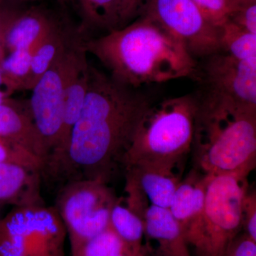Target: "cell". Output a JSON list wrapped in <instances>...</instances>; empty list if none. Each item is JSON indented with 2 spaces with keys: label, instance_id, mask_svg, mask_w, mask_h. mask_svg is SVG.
<instances>
[{
  "label": "cell",
  "instance_id": "cell-1",
  "mask_svg": "<svg viewBox=\"0 0 256 256\" xmlns=\"http://www.w3.org/2000/svg\"><path fill=\"white\" fill-rule=\"evenodd\" d=\"M89 66L88 86L55 180H98L108 184L124 172V158L138 124L152 105L144 94Z\"/></svg>",
  "mask_w": 256,
  "mask_h": 256
},
{
  "label": "cell",
  "instance_id": "cell-2",
  "mask_svg": "<svg viewBox=\"0 0 256 256\" xmlns=\"http://www.w3.org/2000/svg\"><path fill=\"white\" fill-rule=\"evenodd\" d=\"M118 82L134 88L196 75V60L178 38L144 15L84 41Z\"/></svg>",
  "mask_w": 256,
  "mask_h": 256
},
{
  "label": "cell",
  "instance_id": "cell-3",
  "mask_svg": "<svg viewBox=\"0 0 256 256\" xmlns=\"http://www.w3.org/2000/svg\"><path fill=\"white\" fill-rule=\"evenodd\" d=\"M191 151L202 174L248 176L256 164V106L206 88L197 96Z\"/></svg>",
  "mask_w": 256,
  "mask_h": 256
},
{
  "label": "cell",
  "instance_id": "cell-4",
  "mask_svg": "<svg viewBox=\"0 0 256 256\" xmlns=\"http://www.w3.org/2000/svg\"><path fill=\"white\" fill-rule=\"evenodd\" d=\"M196 108L197 95L193 94L152 104L138 124L124 171L138 165L181 174L191 152Z\"/></svg>",
  "mask_w": 256,
  "mask_h": 256
},
{
  "label": "cell",
  "instance_id": "cell-5",
  "mask_svg": "<svg viewBox=\"0 0 256 256\" xmlns=\"http://www.w3.org/2000/svg\"><path fill=\"white\" fill-rule=\"evenodd\" d=\"M210 175L204 206L185 232L195 256H226L242 232V207L248 190L246 175Z\"/></svg>",
  "mask_w": 256,
  "mask_h": 256
},
{
  "label": "cell",
  "instance_id": "cell-6",
  "mask_svg": "<svg viewBox=\"0 0 256 256\" xmlns=\"http://www.w3.org/2000/svg\"><path fill=\"white\" fill-rule=\"evenodd\" d=\"M86 58L84 41L77 34L31 90L28 104L45 151L42 172L48 168L58 146L66 87L75 69Z\"/></svg>",
  "mask_w": 256,
  "mask_h": 256
},
{
  "label": "cell",
  "instance_id": "cell-7",
  "mask_svg": "<svg viewBox=\"0 0 256 256\" xmlns=\"http://www.w3.org/2000/svg\"><path fill=\"white\" fill-rule=\"evenodd\" d=\"M66 236L54 206L14 207L0 220V255L65 256Z\"/></svg>",
  "mask_w": 256,
  "mask_h": 256
},
{
  "label": "cell",
  "instance_id": "cell-8",
  "mask_svg": "<svg viewBox=\"0 0 256 256\" xmlns=\"http://www.w3.org/2000/svg\"><path fill=\"white\" fill-rule=\"evenodd\" d=\"M117 200L108 184L98 180L68 182L58 188L54 206L66 229L70 252L109 226Z\"/></svg>",
  "mask_w": 256,
  "mask_h": 256
},
{
  "label": "cell",
  "instance_id": "cell-9",
  "mask_svg": "<svg viewBox=\"0 0 256 256\" xmlns=\"http://www.w3.org/2000/svg\"><path fill=\"white\" fill-rule=\"evenodd\" d=\"M141 15L178 38L195 60L222 52L220 28L212 24L192 0H149Z\"/></svg>",
  "mask_w": 256,
  "mask_h": 256
},
{
  "label": "cell",
  "instance_id": "cell-10",
  "mask_svg": "<svg viewBox=\"0 0 256 256\" xmlns=\"http://www.w3.org/2000/svg\"><path fill=\"white\" fill-rule=\"evenodd\" d=\"M204 60L202 79L207 89L256 106V62L238 60L223 52Z\"/></svg>",
  "mask_w": 256,
  "mask_h": 256
},
{
  "label": "cell",
  "instance_id": "cell-11",
  "mask_svg": "<svg viewBox=\"0 0 256 256\" xmlns=\"http://www.w3.org/2000/svg\"><path fill=\"white\" fill-rule=\"evenodd\" d=\"M148 256H192L182 227L169 208L150 204L144 218Z\"/></svg>",
  "mask_w": 256,
  "mask_h": 256
},
{
  "label": "cell",
  "instance_id": "cell-12",
  "mask_svg": "<svg viewBox=\"0 0 256 256\" xmlns=\"http://www.w3.org/2000/svg\"><path fill=\"white\" fill-rule=\"evenodd\" d=\"M41 170L18 163L0 162V202L14 207L44 205Z\"/></svg>",
  "mask_w": 256,
  "mask_h": 256
},
{
  "label": "cell",
  "instance_id": "cell-13",
  "mask_svg": "<svg viewBox=\"0 0 256 256\" xmlns=\"http://www.w3.org/2000/svg\"><path fill=\"white\" fill-rule=\"evenodd\" d=\"M0 138L12 141L26 150L40 160L42 169L44 148L28 102L24 106L6 98L0 104Z\"/></svg>",
  "mask_w": 256,
  "mask_h": 256
},
{
  "label": "cell",
  "instance_id": "cell-14",
  "mask_svg": "<svg viewBox=\"0 0 256 256\" xmlns=\"http://www.w3.org/2000/svg\"><path fill=\"white\" fill-rule=\"evenodd\" d=\"M124 172L126 183L142 192L150 204L165 208H169L182 180L178 173L138 165L124 168Z\"/></svg>",
  "mask_w": 256,
  "mask_h": 256
},
{
  "label": "cell",
  "instance_id": "cell-15",
  "mask_svg": "<svg viewBox=\"0 0 256 256\" xmlns=\"http://www.w3.org/2000/svg\"><path fill=\"white\" fill-rule=\"evenodd\" d=\"M208 178L210 175L202 174L193 168L175 190L169 210L184 233L202 214Z\"/></svg>",
  "mask_w": 256,
  "mask_h": 256
},
{
  "label": "cell",
  "instance_id": "cell-16",
  "mask_svg": "<svg viewBox=\"0 0 256 256\" xmlns=\"http://www.w3.org/2000/svg\"><path fill=\"white\" fill-rule=\"evenodd\" d=\"M57 22L40 8L23 10L8 30L5 41L6 52L35 48Z\"/></svg>",
  "mask_w": 256,
  "mask_h": 256
},
{
  "label": "cell",
  "instance_id": "cell-17",
  "mask_svg": "<svg viewBox=\"0 0 256 256\" xmlns=\"http://www.w3.org/2000/svg\"><path fill=\"white\" fill-rule=\"evenodd\" d=\"M77 34L76 28H68L57 22L33 50L30 72L24 84L23 90H31L35 86Z\"/></svg>",
  "mask_w": 256,
  "mask_h": 256
},
{
  "label": "cell",
  "instance_id": "cell-18",
  "mask_svg": "<svg viewBox=\"0 0 256 256\" xmlns=\"http://www.w3.org/2000/svg\"><path fill=\"white\" fill-rule=\"evenodd\" d=\"M78 5L82 24L77 32L85 41L88 34L94 30L108 32L120 28V0H74Z\"/></svg>",
  "mask_w": 256,
  "mask_h": 256
},
{
  "label": "cell",
  "instance_id": "cell-19",
  "mask_svg": "<svg viewBox=\"0 0 256 256\" xmlns=\"http://www.w3.org/2000/svg\"><path fill=\"white\" fill-rule=\"evenodd\" d=\"M109 226L129 246L142 252L144 238V220L118 197L110 216Z\"/></svg>",
  "mask_w": 256,
  "mask_h": 256
},
{
  "label": "cell",
  "instance_id": "cell-20",
  "mask_svg": "<svg viewBox=\"0 0 256 256\" xmlns=\"http://www.w3.org/2000/svg\"><path fill=\"white\" fill-rule=\"evenodd\" d=\"M220 50L238 60L256 62V34L227 20L220 26Z\"/></svg>",
  "mask_w": 256,
  "mask_h": 256
},
{
  "label": "cell",
  "instance_id": "cell-21",
  "mask_svg": "<svg viewBox=\"0 0 256 256\" xmlns=\"http://www.w3.org/2000/svg\"><path fill=\"white\" fill-rule=\"evenodd\" d=\"M142 252L129 246L108 226L70 252V256H140Z\"/></svg>",
  "mask_w": 256,
  "mask_h": 256
},
{
  "label": "cell",
  "instance_id": "cell-22",
  "mask_svg": "<svg viewBox=\"0 0 256 256\" xmlns=\"http://www.w3.org/2000/svg\"><path fill=\"white\" fill-rule=\"evenodd\" d=\"M34 50V48L10 52L2 62V84L3 82L6 86L8 94L23 90L24 84L30 72Z\"/></svg>",
  "mask_w": 256,
  "mask_h": 256
},
{
  "label": "cell",
  "instance_id": "cell-23",
  "mask_svg": "<svg viewBox=\"0 0 256 256\" xmlns=\"http://www.w3.org/2000/svg\"><path fill=\"white\" fill-rule=\"evenodd\" d=\"M212 24L220 28L236 9L230 0H192Z\"/></svg>",
  "mask_w": 256,
  "mask_h": 256
},
{
  "label": "cell",
  "instance_id": "cell-24",
  "mask_svg": "<svg viewBox=\"0 0 256 256\" xmlns=\"http://www.w3.org/2000/svg\"><path fill=\"white\" fill-rule=\"evenodd\" d=\"M0 162H14L40 168V160L12 141L0 138Z\"/></svg>",
  "mask_w": 256,
  "mask_h": 256
},
{
  "label": "cell",
  "instance_id": "cell-25",
  "mask_svg": "<svg viewBox=\"0 0 256 256\" xmlns=\"http://www.w3.org/2000/svg\"><path fill=\"white\" fill-rule=\"evenodd\" d=\"M242 230L256 242V193L248 190L242 200Z\"/></svg>",
  "mask_w": 256,
  "mask_h": 256
},
{
  "label": "cell",
  "instance_id": "cell-26",
  "mask_svg": "<svg viewBox=\"0 0 256 256\" xmlns=\"http://www.w3.org/2000/svg\"><path fill=\"white\" fill-rule=\"evenodd\" d=\"M228 20L249 33L256 34V3L236 8Z\"/></svg>",
  "mask_w": 256,
  "mask_h": 256
},
{
  "label": "cell",
  "instance_id": "cell-27",
  "mask_svg": "<svg viewBox=\"0 0 256 256\" xmlns=\"http://www.w3.org/2000/svg\"><path fill=\"white\" fill-rule=\"evenodd\" d=\"M22 11V10L6 6L3 3L0 4V65L6 56L5 41L8 30Z\"/></svg>",
  "mask_w": 256,
  "mask_h": 256
},
{
  "label": "cell",
  "instance_id": "cell-28",
  "mask_svg": "<svg viewBox=\"0 0 256 256\" xmlns=\"http://www.w3.org/2000/svg\"><path fill=\"white\" fill-rule=\"evenodd\" d=\"M226 256H256V242L240 232L230 244Z\"/></svg>",
  "mask_w": 256,
  "mask_h": 256
},
{
  "label": "cell",
  "instance_id": "cell-29",
  "mask_svg": "<svg viewBox=\"0 0 256 256\" xmlns=\"http://www.w3.org/2000/svg\"><path fill=\"white\" fill-rule=\"evenodd\" d=\"M148 1L149 0H120L121 10L120 28H124L133 18L142 14Z\"/></svg>",
  "mask_w": 256,
  "mask_h": 256
},
{
  "label": "cell",
  "instance_id": "cell-30",
  "mask_svg": "<svg viewBox=\"0 0 256 256\" xmlns=\"http://www.w3.org/2000/svg\"><path fill=\"white\" fill-rule=\"evenodd\" d=\"M232 4L234 5L236 8H238L242 5L254 4L256 3V0H230Z\"/></svg>",
  "mask_w": 256,
  "mask_h": 256
},
{
  "label": "cell",
  "instance_id": "cell-31",
  "mask_svg": "<svg viewBox=\"0 0 256 256\" xmlns=\"http://www.w3.org/2000/svg\"><path fill=\"white\" fill-rule=\"evenodd\" d=\"M16 1L20 2H35V1H40V0H16ZM60 4H66L67 2H70V0H57Z\"/></svg>",
  "mask_w": 256,
  "mask_h": 256
},
{
  "label": "cell",
  "instance_id": "cell-32",
  "mask_svg": "<svg viewBox=\"0 0 256 256\" xmlns=\"http://www.w3.org/2000/svg\"><path fill=\"white\" fill-rule=\"evenodd\" d=\"M6 96H8V94H6V92H2L0 90V104L6 98Z\"/></svg>",
  "mask_w": 256,
  "mask_h": 256
},
{
  "label": "cell",
  "instance_id": "cell-33",
  "mask_svg": "<svg viewBox=\"0 0 256 256\" xmlns=\"http://www.w3.org/2000/svg\"><path fill=\"white\" fill-rule=\"evenodd\" d=\"M140 256H146V252H144V248H142V254H141Z\"/></svg>",
  "mask_w": 256,
  "mask_h": 256
},
{
  "label": "cell",
  "instance_id": "cell-34",
  "mask_svg": "<svg viewBox=\"0 0 256 256\" xmlns=\"http://www.w3.org/2000/svg\"><path fill=\"white\" fill-rule=\"evenodd\" d=\"M1 3H3V0H0V4H1Z\"/></svg>",
  "mask_w": 256,
  "mask_h": 256
},
{
  "label": "cell",
  "instance_id": "cell-35",
  "mask_svg": "<svg viewBox=\"0 0 256 256\" xmlns=\"http://www.w3.org/2000/svg\"><path fill=\"white\" fill-rule=\"evenodd\" d=\"M70 2H73L74 3V0H70Z\"/></svg>",
  "mask_w": 256,
  "mask_h": 256
},
{
  "label": "cell",
  "instance_id": "cell-36",
  "mask_svg": "<svg viewBox=\"0 0 256 256\" xmlns=\"http://www.w3.org/2000/svg\"><path fill=\"white\" fill-rule=\"evenodd\" d=\"M0 256H2L0 255Z\"/></svg>",
  "mask_w": 256,
  "mask_h": 256
}]
</instances>
